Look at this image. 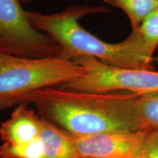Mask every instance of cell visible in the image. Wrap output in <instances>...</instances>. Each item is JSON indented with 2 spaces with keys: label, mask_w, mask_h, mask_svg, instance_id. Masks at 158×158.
Listing matches in <instances>:
<instances>
[{
  "label": "cell",
  "mask_w": 158,
  "mask_h": 158,
  "mask_svg": "<svg viewBox=\"0 0 158 158\" xmlns=\"http://www.w3.org/2000/svg\"><path fill=\"white\" fill-rule=\"evenodd\" d=\"M138 95L50 87L31 94L29 103L56 127L74 136L85 137L141 130L135 110Z\"/></svg>",
  "instance_id": "obj_1"
},
{
  "label": "cell",
  "mask_w": 158,
  "mask_h": 158,
  "mask_svg": "<svg viewBox=\"0 0 158 158\" xmlns=\"http://www.w3.org/2000/svg\"><path fill=\"white\" fill-rule=\"evenodd\" d=\"M108 12V7L102 6L70 5L48 14L28 11V16L31 24L56 45L59 57L73 60L89 56L114 66L153 70L152 57L147 54L135 31L122 42L110 43L92 34L79 23L88 15Z\"/></svg>",
  "instance_id": "obj_2"
},
{
  "label": "cell",
  "mask_w": 158,
  "mask_h": 158,
  "mask_svg": "<svg viewBox=\"0 0 158 158\" xmlns=\"http://www.w3.org/2000/svg\"><path fill=\"white\" fill-rule=\"evenodd\" d=\"M84 74V68L71 59L0 53V110L29 103L37 91L62 86Z\"/></svg>",
  "instance_id": "obj_3"
},
{
  "label": "cell",
  "mask_w": 158,
  "mask_h": 158,
  "mask_svg": "<svg viewBox=\"0 0 158 158\" xmlns=\"http://www.w3.org/2000/svg\"><path fill=\"white\" fill-rule=\"evenodd\" d=\"M73 60L84 68V74L58 87L101 93L125 92L139 95L158 92V72L114 66L89 56Z\"/></svg>",
  "instance_id": "obj_4"
},
{
  "label": "cell",
  "mask_w": 158,
  "mask_h": 158,
  "mask_svg": "<svg viewBox=\"0 0 158 158\" xmlns=\"http://www.w3.org/2000/svg\"><path fill=\"white\" fill-rule=\"evenodd\" d=\"M0 53L40 58L58 56L59 49L31 24L21 0H0Z\"/></svg>",
  "instance_id": "obj_5"
},
{
  "label": "cell",
  "mask_w": 158,
  "mask_h": 158,
  "mask_svg": "<svg viewBox=\"0 0 158 158\" xmlns=\"http://www.w3.org/2000/svg\"><path fill=\"white\" fill-rule=\"evenodd\" d=\"M147 132L136 130L73 138L80 158H142Z\"/></svg>",
  "instance_id": "obj_6"
},
{
  "label": "cell",
  "mask_w": 158,
  "mask_h": 158,
  "mask_svg": "<svg viewBox=\"0 0 158 158\" xmlns=\"http://www.w3.org/2000/svg\"><path fill=\"white\" fill-rule=\"evenodd\" d=\"M43 118L29 103L16 106L0 125V140L6 144H23L40 137Z\"/></svg>",
  "instance_id": "obj_7"
},
{
  "label": "cell",
  "mask_w": 158,
  "mask_h": 158,
  "mask_svg": "<svg viewBox=\"0 0 158 158\" xmlns=\"http://www.w3.org/2000/svg\"><path fill=\"white\" fill-rule=\"evenodd\" d=\"M44 158H80L73 135L43 118L40 134Z\"/></svg>",
  "instance_id": "obj_8"
},
{
  "label": "cell",
  "mask_w": 158,
  "mask_h": 158,
  "mask_svg": "<svg viewBox=\"0 0 158 158\" xmlns=\"http://www.w3.org/2000/svg\"><path fill=\"white\" fill-rule=\"evenodd\" d=\"M122 10L130 20L132 30L139 28L142 22L158 7V0H103Z\"/></svg>",
  "instance_id": "obj_9"
},
{
  "label": "cell",
  "mask_w": 158,
  "mask_h": 158,
  "mask_svg": "<svg viewBox=\"0 0 158 158\" xmlns=\"http://www.w3.org/2000/svg\"><path fill=\"white\" fill-rule=\"evenodd\" d=\"M135 110L140 130H158V92L138 95Z\"/></svg>",
  "instance_id": "obj_10"
},
{
  "label": "cell",
  "mask_w": 158,
  "mask_h": 158,
  "mask_svg": "<svg viewBox=\"0 0 158 158\" xmlns=\"http://www.w3.org/2000/svg\"><path fill=\"white\" fill-rule=\"evenodd\" d=\"M0 158H44L40 137L23 144H0Z\"/></svg>",
  "instance_id": "obj_11"
},
{
  "label": "cell",
  "mask_w": 158,
  "mask_h": 158,
  "mask_svg": "<svg viewBox=\"0 0 158 158\" xmlns=\"http://www.w3.org/2000/svg\"><path fill=\"white\" fill-rule=\"evenodd\" d=\"M133 31L137 32L148 54L153 57L158 48V7L144 20L139 28Z\"/></svg>",
  "instance_id": "obj_12"
},
{
  "label": "cell",
  "mask_w": 158,
  "mask_h": 158,
  "mask_svg": "<svg viewBox=\"0 0 158 158\" xmlns=\"http://www.w3.org/2000/svg\"><path fill=\"white\" fill-rule=\"evenodd\" d=\"M142 158H158V130H147L142 150Z\"/></svg>",
  "instance_id": "obj_13"
},
{
  "label": "cell",
  "mask_w": 158,
  "mask_h": 158,
  "mask_svg": "<svg viewBox=\"0 0 158 158\" xmlns=\"http://www.w3.org/2000/svg\"><path fill=\"white\" fill-rule=\"evenodd\" d=\"M21 2H24V3H29V2H31V1H33V0H21Z\"/></svg>",
  "instance_id": "obj_14"
},
{
  "label": "cell",
  "mask_w": 158,
  "mask_h": 158,
  "mask_svg": "<svg viewBox=\"0 0 158 158\" xmlns=\"http://www.w3.org/2000/svg\"><path fill=\"white\" fill-rule=\"evenodd\" d=\"M86 1H87V0H86Z\"/></svg>",
  "instance_id": "obj_15"
}]
</instances>
